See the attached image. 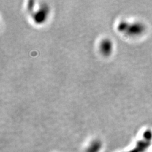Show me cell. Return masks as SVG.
<instances>
[{
  "mask_svg": "<svg viewBox=\"0 0 152 152\" xmlns=\"http://www.w3.org/2000/svg\"><path fill=\"white\" fill-rule=\"evenodd\" d=\"M144 145L143 143H141L140 145H138V146H137L136 148H134V150H132L129 152H141V151L143 150L144 149Z\"/></svg>",
  "mask_w": 152,
  "mask_h": 152,
  "instance_id": "1",
  "label": "cell"
}]
</instances>
